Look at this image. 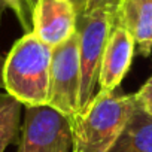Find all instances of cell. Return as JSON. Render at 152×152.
<instances>
[{
  "mask_svg": "<svg viewBox=\"0 0 152 152\" xmlns=\"http://www.w3.org/2000/svg\"><path fill=\"white\" fill-rule=\"evenodd\" d=\"M78 11L72 0H37L31 9V33L55 48L76 33Z\"/></svg>",
  "mask_w": 152,
  "mask_h": 152,
  "instance_id": "8992f818",
  "label": "cell"
},
{
  "mask_svg": "<svg viewBox=\"0 0 152 152\" xmlns=\"http://www.w3.org/2000/svg\"><path fill=\"white\" fill-rule=\"evenodd\" d=\"M119 3H121V0H87V5L82 14H88L93 11H107L115 15Z\"/></svg>",
  "mask_w": 152,
  "mask_h": 152,
  "instance_id": "7c38bea8",
  "label": "cell"
},
{
  "mask_svg": "<svg viewBox=\"0 0 152 152\" xmlns=\"http://www.w3.org/2000/svg\"><path fill=\"white\" fill-rule=\"evenodd\" d=\"M79 36L75 33L69 40L52 48L48 106L67 118H73L79 113Z\"/></svg>",
  "mask_w": 152,
  "mask_h": 152,
  "instance_id": "277c9868",
  "label": "cell"
},
{
  "mask_svg": "<svg viewBox=\"0 0 152 152\" xmlns=\"http://www.w3.org/2000/svg\"><path fill=\"white\" fill-rule=\"evenodd\" d=\"M109 152H152V115L136 100V106Z\"/></svg>",
  "mask_w": 152,
  "mask_h": 152,
  "instance_id": "9c48e42d",
  "label": "cell"
},
{
  "mask_svg": "<svg viewBox=\"0 0 152 152\" xmlns=\"http://www.w3.org/2000/svg\"><path fill=\"white\" fill-rule=\"evenodd\" d=\"M17 152H73L70 118L49 106L27 107Z\"/></svg>",
  "mask_w": 152,
  "mask_h": 152,
  "instance_id": "5b68a950",
  "label": "cell"
},
{
  "mask_svg": "<svg viewBox=\"0 0 152 152\" xmlns=\"http://www.w3.org/2000/svg\"><path fill=\"white\" fill-rule=\"evenodd\" d=\"M5 9H6V6H5V3L2 2V0H0V14H2V12H3Z\"/></svg>",
  "mask_w": 152,
  "mask_h": 152,
  "instance_id": "e0dca14e",
  "label": "cell"
},
{
  "mask_svg": "<svg viewBox=\"0 0 152 152\" xmlns=\"http://www.w3.org/2000/svg\"><path fill=\"white\" fill-rule=\"evenodd\" d=\"M113 26L115 15L107 11H93L78 15L76 33L79 36L81 63L79 112H82L97 94L102 58Z\"/></svg>",
  "mask_w": 152,
  "mask_h": 152,
  "instance_id": "3957f363",
  "label": "cell"
},
{
  "mask_svg": "<svg viewBox=\"0 0 152 152\" xmlns=\"http://www.w3.org/2000/svg\"><path fill=\"white\" fill-rule=\"evenodd\" d=\"M115 24L127 28L143 57L152 51V0H121Z\"/></svg>",
  "mask_w": 152,
  "mask_h": 152,
  "instance_id": "ba28073f",
  "label": "cell"
},
{
  "mask_svg": "<svg viewBox=\"0 0 152 152\" xmlns=\"http://www.w3.org/2000/svg\"><path fill=\"white\" fill-rule=\"evenodd\" d=\"M136 96H116L97 91L91 103L70 118L73 152H109L122 133Z\"/></svg>",
  "mask_w": 152,
  "mask_h": 152,
  "instance_id": "7a4b0ae2",
  "label": "cell"
},
{
  "mask_svg": "<svg viewBox=\"0 0 152 152\" xmlns=\"http://www.w3.org/2000/svg\"><path fill=\"white\" fill-rule=\"evenodd\" d=\"M36 2H37V0H26V5H27V8H28V11H30V15H31V9L34 8Z\"/></svg>",
  "mask_w": 152,
  "mask_h": 152,
  "instance_id": "2e32d148",
  "label": "cell"
},
{
  "mask_svg": "<svg viewBox=\"0 0 152 152\" xmlns=\"http://www.w3.org/2000/svg\"><path fill=\"white\" fill-rule=\"evenodd\" d=\"M21 106L11 94L0 93V152H5L20 131Z\"/></svg>",
  "mask_w": 152,
  "mask_h": 152,
  "instance_id": "30bf717a",
  "label": "cell"
},
{
  "mask_svg": "<svg viewBox=\"0 0 152 152\" xmlns=\"http://www.w3.org/2000/svg\"><path fill=\"white\" fill-rule=\"evenodd\" d=\"M3 66H5V58L0 54V90L3 88Z\"/></svg>",
  "mask_w": 152,
  "mask_h": 152,
  "instance_id": "9a60e30c",
  "label": "cell"
},
{
  "mask_svg": "<svg viewBox=\"0 0 152 152\" xmlns=\"http://www.w3.org/2000/svg\"><path fill=\"white\" fill-rule=\"evenodd\" d=\"M145 109H146V110H148V112L152 115V106H149V107H145Z\"/></svg>",
  "mask_w": 152,
  "mask_h": 152,
  "instance_id": "ac0fdd59",
  "label": "cell"
},
{
  "mask_svg": "<svg viewBox=\"0 0 152 152\" xmlns=\"http://www.w3.org/2000/svg\"><path fill=\"white\" fill-rule=\"evenodd\" d=\"M52 48L31 31L18 39L3 66V88L26 107L49 103Z\"/></svg>",
  "mask_w": 152,
  "mask_h": 152,
  "instance_id": "6da1fadb",
  "label": "cell"
},
{
  "mask_svg": "<svg viewBox=\"0 0 152 152\" xmlns=\"http://www.w3.org/2000/svg\"><path fill=\"white\" fill-rule=\"evenodd\" d=\"M5 3L6 8L12 9L14 14L17 15L18 21L21 23V26L24 27V30L27 33L31 31V15H30V11L26 5V0H2Z\"/></svg>",
  "mask_w": 152,
  "mask_h": 152,
  "instance_id": "8fae6325",
  "label": "cell"
},
{
  "mask_svg": "<svg viewBox=\"0 0 152 152\" xmlns=\"http://www.w3.org/2000/svg\"><path fill=\"white\" fill-rule=\"evenodd\" d=\"M72 3L75 5L76 11H78V15H81L85 9V5H87V0H72Z\"/></svg>",
  "mask_w": 152,
  "mask_h": 152,
  "instance_id": "5bb4252c",
  "label": "cell"
},
{
  "mask_svg": "<svg viewBox=\"0 0 152 152\" xmlns=\"http://www.w3.org/2000/svg\"><path fill=\"white\" fill-rule=\"evenodd\" d=\"M137 103H140L143 107L152 106V76L145 82V85L134 94Z\"/></svg>",
  "mask_w": 152,
  "mask_h": 152,
  "instance_id": "4fadbf2b",
  "label": "cell"
},
{
  "mask_svg": "<svg viewBox=\"0 0 152 152\" xmlns=\"http://www.w3.org/2000/svg\"><path fill=\"white\" fill-rule=\"evenodd\" d=\"M134 48L136 42L131 33L122 26L115 24L102 58L99 75L100 93H113V90L119 87L131 66Z\"/></svg>",
  "mask_w": 152,
  "mask_h": 152,
  "instance_id": "52a82bcc",
  "label": "cell"
}]
</instances>
